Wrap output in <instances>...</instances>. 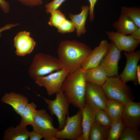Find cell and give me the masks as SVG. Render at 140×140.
<instances>
[{
	"label": "cell",
	"mask_w": 140,
	"mask_h": 140,
	"mask_svg": "<svg viewBox=\"0 0 140 140\" xmlns=\"http://www.w3.org/2000/svg\"><path fill=\"white\" fill-rule=\"evenodd\" d=\"M66 0H53L47 4L45 6L46 11L49 13L52 11L58 9L62 3Z\"/></svg>",
	"instance_id": "obj_31"
},
{
	"label": "cell",
	"mask_w": 140,
	"mask_h": 140,
	"mask_svg": "<svg viewBox=\"0 0 140 140\" xmlns=\"http://www.w3.org/2000/svg\"><path fill=\"white\" fill-rule=\"evenodd\" d=\"M29 131L26 127L19 125L16 127H9L4 131V140H28L29 139Z\"/></svg>",
	"instance_id": "obj_21"
},
{
	"label": "cell",
	"mask_w": 140,
	"mask_h": 140,
	"mask_svg": "<svg viewBox=\"0 0 140 140\" xmlns=\"http://www.w3.org/2000/svg\"><path fill=\"white\" fill-rule=\"evenodd\" d=\"M57 29L58 32L62 34L72 32L75 30L72 21L67 19Z\"/></svg>",
	"instance_id": "obj_30"
},
{
	"label": "cell",
	"mask_w": 140,
	"mask_h": 140,
	"mask_svg": "<svg viewBox=\"0 0 140 140\" xmlns=\"http://www.w3.org/2000/svg\"><path fill=\"white\" fill-rule=\"evenodd\" d=\"M53 119L46 110L41 109L38 110L37 115L30 125L33 131L43 137L45 140H57L55 137L58 128H55L53 124Z\"/></svg>",
	"instance_id": "obj_5"
},
{
	"label": "cell",
	"mask_w": 140,
	"mask_h": 140,
	"mask_svg": "<svg viewBox=\"0 0 140 140\" xmlns=\"http://www.w3.org/2000/svg\"><path fill=\"white\" fill-rule=\"evenodd\" d=\"M29 136L30 140H40L43 138L41 135L33 130L29 132Z\"/></svg>",
	"instance_id": "obj_34"
},
{
	"label": "cell",
	"mask_w": 140,
	"mask_h": 140,
	"mask_svg": "<svg viewBox=\"0 0 140 140\" xmlns=\"http://www.w3.org/2000/svg\"><path fill=\"white\" fill-rule=\"evenodd\" d=\"M106 33L109 39L121 51L128 53L133 52L140 44V40L135 39L130 35L114 31H106Z\"/></svg>",
	"instance_id": "obj_13"
},
{
	"label": "cell",
	"mask_w": 140,
	"mask_h": 140,
	"mask_svg": "<svg viewBox=\"0 0 140 140\" xmlns=\"http://www.w3.org/2000/svg\"><path fill=\"white\" fill-rule=\"evenodd\" d=\"M140 131L139 128L125 127L119 140H140Z\"/></svg>",
	"instance_id": "obj_28"
},
{
	"label": "cell",
	"mask_w": 140,
	"mask_h": 140,
	"mask_svg": "<svg viewBox=\"0 0 140 140\" xmlns=\"http://www.w3.org/2000/svg\"><path fill=\"white\" fill-rule=\"evenodd\" d=\"M22 3L31 6H37L41 4L43 0H18Z\"/></svg>",
	"instance_id": "obj_33"
},
{
	"label": "cell",
	"mask_w": 140,
	"mask_h": 140,
	"mask_svg": "<svg viewBox=\"0 0 140 140\" xmlns=\"http://www.w3.org/2000/svg\"><path fill=\"white\" fill-rule=\"evenodd\" d=\"M49 13L51 17L48 24L57 28L66 19L65 15L59 9L52 11Z\"/></svg>",
	"instance_id": "obj_29"
},
{
	"label": "cell",
	"mask_w": 140,
	"mask_h": 140,
	"mask_svg": "<svg viewBox=\"0 0 140 140\" xmlns=\"http://www.w3.org/2000/svg\"><path fill=\"white\" fill-rule=\"evenodd\" d=\"M55 94V98L53 100L45 98L44 99L48 105L50 114L57 117L59 123L58 128L61 130L65 126L67 116L68 115L70 103L62 89Z\"/></svg>",
	"instance_id": "obj_6"
},
{
	"label": "cell",
	"mask_w": 140,
	"mask_h": 140,
	"mask_svg": "<svg viewBox=\"0 0 140 140\" xmlns=\"http://www.w3.org/2000/svg\"><path fill=\"white\" fill-rule=\"evenodd\" d=\"M121 10L135 23L140 27V9L136 7L123 6Z\"/></svg>",
	"instance_id": "obj_27"
},
{
	"label": "cell",
	"mask_w": 140,
	"mask_h": 140,
	"mask_svg": "<svg viewBox=\"0 0 140 140\" xmlns=\"http://www.w3.org/2000/svg\"><path fill=\"white\" fill-rule=\"evenodd\" d=\"M110 45L106 40H102L88 55L81 67L83 70L89 69L99 66L107 53Z\"/></svg>",
	"instance_id": "obj_12"
},
{
	"label": "cell",
	"mask_w": 140,
	"mask_h": 140,
	"mask_svg": "<svg viewBox=\"0 0 140 140\" xmlns=\"http://www.w3.org/2000/svg\"><path fill=\"white\" fill-rule=\"evenodd\" d=\"M81 110L82 134L80 140H89L90 129L95 122L94 110L86 103Z\"/></svg>",
	"instance_id": "obj_17"
},
{
	"label": "cell",
	"mask_w": 140,
	"mask_h": 140,
	"mask_svg": "<svg viewBox=\"0 0 140 140\" xmlns=\"http://www.w3.org/2000/svg\"><path fill=\"white\" fill-rule=\"evenodd\" d=\"M135 39L140 40V27H138L130 35Z\"/></svg>",
	"instance_id": "obj_36"
},
{
	"label": "cell",
	"mask_w": 140,
	"mask_h": 140,
	"mask_svg": "<svg viewBox=\"0 0 140 140\" xmlns=\"http://www.w3.org/2000/svg\"><path fill=\"white\" fill-rule=\"evenodd\" d=\"M85 100L94 109L106 110L108 99L101 86L87 82Z\"/></svg>",
	"instance_id": "obj_9"
},
{
	"label": "cell",
	"mask_w": 140,
	"mask_h": 140,
	"mask_svg": "<svg viewBox=\"0 0 140 140\" xmlns=\"http://www.w3.org/2000/svg\"><path fill=\"white\" fill-rule=\"evenodd\" d=\"M89 3V20L91 22L94 19V10L95 5L97 0H88Z\"/></svg>",
	"instance_id": "obj_32"
},
{
	"label": "cell",
	"mask_w": 140,
	"mask_h": 140,
	"mask_svg": "<svg viewBox=\"0 0 140 140\" xmlns=\"http://www.w3.org/2000/svg\"><path fill=\"white\" fill-rule=\"evenodd\" d=\"M81 12L79 14H70L69 17L74 24L78 37L85 34L87 31L85 27L86 21L89 14V6L83 5L81 7Z\"/></svg>",
	"instance_id": "obj_18"
},
{
	"label": "cell",
	"mask_w": 140,
	"mask_h": 140,
	"mask_svg": "<svg viewBox=\"0 0 140 140\" xmlns=\"http://www.w3.org/2000/svg\"><path fill=\"white\" fill-rule=\"evenodd\" d=\"M113 26L116 32L127 35H130L138 28L122 10L117 20L114 23Z\"/></svg>",
	"instance_id": "obj_19"
},
{
	"label": "cell",
	"mask_w": 140,
	"mask_h": 140,
	"mask_svg": "<svg viewBox=\"0 0 140 140\" xmlns=\"http://www.w3.org/2000/svg\"><path fill=\"white\" fill-rule=\"evenodd\" d=\"M86 82L84 71L80 67L69 73L62 84V89L69 103L79 110L82 109L86 104Z\"/></svg>",
	"instance_id": "obj_2"
},
{
	"label": "cell",
	"mask_w": 140,
	"mask_h": 140,
	"mask_svg": "<svg viewBox=\"0 0 140 140\" xmlns=\"http://www.w3.org/2000/svg\"><path fill=\"white\" fill-rule=\"evenodd\" d=\"M110 127L102 126L95 122L90 132L89 140H107Z\"/></svg>",
	"instance_id": "obj_24"
},
{
	"label": "cell",
	"mask_w": 140,
	"mask_h": 140,
	"mask_svg": "<svg viewBox=\"0 0 140 140\" xmlns=\"http://www.w3.org/2000/svg\"><path fill=\"white\" fill-rule=\"evenodd\" d=\"M69 73L68 71L63 68L47 75L38 77L34 80L38 86L44 87L48 95L50 96L62 89L63 82Z\"/></svg>",
	"instance_id": "obj_8"
},
{
	"label": "cell",
	"mask_w": 140,
	"mask_h": 140,
	"mask_svg": "<svg viewBox=\"0 0 140 140\" xmlns=\"http://www.w3.org/2000/svg\"><path fill=\"white\" fill-rule=\"evenodd\" d=\"M83 71L87 82L101 86L104 84L108 77L104 69L100 65L95 68Z\"/></svg>",
	"instance_id": "obj_20"
},
{
	"label": "cell",
	"mask_w": 140,
	"mask_h": 140,
	"mask_svg": "<svg viewBox=\"0 0 140 140\" xmlns=\"http://www.w3.org/2000/svg\"><path fill=\"white\" fill-rule=\"evenodd\" d=\"M124 104L114 100H108L106 111L113 121V123L121 118Z\"/></svg>",
	"instance_id": "obj_23"
},
{
	"label": "cell",
	"mask_w": 140,
	"mask_h": 140,
	"mask_svg": "<svg viewBox=\"0 0 140 140\" xmlns=\"http://www.w3.org/2000/svg\"><path fill=\"white\" fill-rule=\"evenodd\" d=\"M121 119L125 127L139 128L140 126V103L131 101L125 104Z\"/></svg>",
	"instance_id": "obj_14"
},
{
	"label": "cell",
	"mask_w": 140,
	"mask_h": 140,
	"mask_svg": "<svg viewBox=\"0 0 140 140\" xmlns=\"http://www.w3.org/2000/svg\"><path fill=\"white\" fill-rule=\"evenodd\" d=\"M36 43L30 36V33L25 31L18 33L14 39L15 53L18 56L23 57L30 54L33 51Z\"/></svg>",
	"instance_id": "obj_15"
},
{
	"label": "cell",
	"mask_w": 140,
	"mask_h": 140,
	"mask_svg": "<svg viewBox=\"0 0 140 140\" xmlns=\"http://www.w3.org/2000/svg\"><path fill=\"white\" fill-rule=\"evenodd\" d=\"M121 52L111 41L107 53L99 65L104 69L108 77L118 76V64Z\"/></svg>",
	"instance_id": "obj_10"
},
{
	"label": "cell",
	"mask_w": 140,
	"mask_h": 140,
	"mask_svg": "<svg viewBox=\"0 0 140 140\" xmlns=\"http://www.w3.org/2000/svg\"><path fill=\"white\" fill-rule=\"evenodd\" d=\"M37 104L33 102L28 103L23 111L20 123L21 126L26 127L31 125L35 118L38 112Z\"/></svg>",
	"instance_id": "obj_22"
},
{
	"label": "cell",
	"mask_w": 140,
	"mask_h": 140,
	"mask_svg": "<svg viewBox=\"0 0 140 140\" xmlns=\"http://www.w3.org/2000/svg\"><path fill=\"white\" fill-rule=\"evenodd\" d=\"M125 127L121 118L110 127L107 140H119Z\"/></svg>",
	"instance_id": "obj_26"
},
{
	"label": "cell",
	"mask_w": 140,
	"mask_h": 140,
	"mask_svg": "<svg viewBox=\"0 0 140 140\" xmlns=\"http://www.w3.org/2000/svg\"><path fill=\"white\" fill-rule=\"evenodd\" d=\"M81 110L71 116H67L65 125L57 132L55 138L58 140H80L82 134Z\"/></svg>",
	"instance_id": "obj_7"
},
{
	"label": "cell",
	"mask_w": 140,
	"mask_h": 140,
	"mask_svg": "<svg viewBox=\"0 0 140 140\" xmlns=\"http://www.w3.org/2000/svg\"><path fill=\"white\" fill-rule=\"evenodd\" d=\"M94 110L95 122L102 126L110 127L113 123V121L106 111L99 109Z\"/></svg>",
	"instance_id": "obj_25"
},
{
	"label": "cell",
	"mask_w": 140,
	"mask_h": 140,
	"mask_svg": "<svg viewBox=\"0 0 140 140\" xmlns=\"http://www.w3.org/2000/svg\"><path fill=\"white\" fill-rule=\"evenodd\" d=\"M1 100L4 103L11 106L16 114L21 116L29 102L28 99L26 97L13 92L6 93L2 97Z\"/></svg>",
	"instance_id": "obj_16"
},
{
	"label": "cell",
	"mask_w": 140,
	"mask_h": 140,
	"mask_svg": "<svg viewBox=\"0 0 140 140\" xmlns=\"http://www.w3.org/2000/svg\"><path fill=\"white\" fill-rule=\"evenodd\" d=\"M0 7L6 13L8 12L10 10L9 4L5 0H0Z\"/></svg>",
	"instance_id": "obj_35"
},
{
	"label": "cell",
	"mask_w": 140,
	"mask_h": 140,
	"mask_svg": "<svg viewBox=\"0 0 140 140\" xmlns=\"http://www.w3.org/2000/svg\"><path fill=\"white\" fill-rule=\"evenodd\" d=\"M123 54L126 59V65L122 73L118 76L124 83L132 81L136 85L138 82L136 71L140 59V51L138 50L131 53L124 52Z\"/></svg>",
	"instance_id": "obj_11"
},
{
	"label": "cell",
	"mask_w": 140,
	"mask_h": 140,
	"mask_svg": "<svg viewBox=\"0 0 140 140\" xmlns=\"http://www.w3.org/2000/svg\"><path fill=\"white\" fill-rule=\"evenodd\" d=\"M101 87L108 100H115L124 105L134 100L130 88L118 76L108 77Z\"/></svg>",
	"instance_id": "obj_4"
},
{
	"label": "cell",
	"mask_w": 140,
	"mask_h": 140,
	"mask_svg": "<svg viewBox=\"0 0 140 140\" xmlns=\"http://www.w3.org/2000/svg\"><path fill=\"white\" fill-rule=\"evenodd\" d=\"M136 76L138 84L140 85V65H137L136 71Z\"/></svg>",
	"instance_id": "obj_37"
},
{
	"label": "cell",
	"mask_w": 140,
	"mask_h": 140,
	"mask_svg": "<svg viewBox=\"0 0 140 140\" xmlns=\"http://www.w3.org/2000/svg\"><path fill=\"white\" fill-rule=\"evenodd\" d=\"M92 50L83 43L75 40H65L60 42L57 53L63 68L70 73L81 67Z\"/></svg>",
	"instance_id": "obj_1"
},
{
	"label": "cell",
	"mask_w": 140,
	"mask_h": 140,
	"mask_svg": "<svg viewBox=\"0 0 140 140\" xmlns=\"http://www.w3.org/2000/svg\"><path fill=\"white\" fill-rule=\"evenodd\" d=\"M63 68L58 58L42 53L36 54L29 68L30 77L36 78L45 76Z\"/></svg>",
	"instance_id": "obj_3"
}]
</instances>
